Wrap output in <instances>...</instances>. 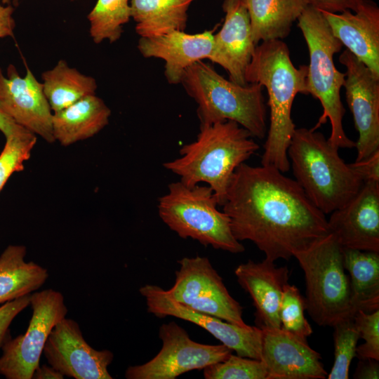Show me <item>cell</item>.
Masks as SVG:
<instances>
[{
  "label": "cell",
  "instance_id": "obj_1",
  "mask_svg": "<svg viewBox=\"0 0 379 379\" xmlns=\"http://www.w3.org/2000/svg\"><path fill=\"white\" fill-rule=\"evenodd\" d=\"M222 206L234 237L252 241L274 262L289 260L330 232L325 214L295 179L270 166L239 165Z\"/></svg>",
  "mask_w": 379,
  "mask_h": 379
},
{
  "label": "cell",
  "instance_id": "obj_2",
  "mask_svg": "<svg viewBox=\"0 0 379 379\" xmlns=\"http://www.w3.org/2000/svg\"><path fill=\"white\" fill-rule=\"evenodd\" d=\"M307 66L296 68L287 45L279 39L257 45L245 72L247 84H259L268 94L270 124L261 164L283 173L290 169L287 151L295 130L292 105L298 93L307 94Z\"/></svg>",
  "mask_w": 379,
  "mask_h": 379
},
{
  "label": "cell",
  "instance_id": "obj_3",
  "mask_svg": "<svg viewBox=\"0 0 379 379\" xmlns=\"http://www.w3.org/2000/svg\"><path fill=\"white\" fill-rule=\"evenodd\" d=\"M252 137L233 121L202 125L196 140L180 149V157L163 165L187 187L207 183L222 206L235 170L259 149Z\"/></svg>",
  "mask_w": 379,
  "mask_h": 379
},
{
  "label": "cell",
  "instance_id": "obj_4",
  "mask_svg": "<svg viewBox=\"0 0 379 379\" xmlns=\"http://www.w3.org/2000/svg\"><path fill=\"white\" fill-rule=\"evenodd\" d=\"M338 149L321 133L300 128H295L287 151L295 180L325 215L347 204L364 184Z\"/></svg>",
  "mask_w": 379,
  "mask_h": 379
},
{
  "label": "cell",
  "instance_id": "obj_5",
  "mask_svg": "<svg viewBox=\"0 0 379 379\" xmlns=\"http://www.w3.org/2000/svg\"><path fill=\"white\" fill-rule=\"evenodd\" d=\"M180 84L198 105L200 126L233 121L253 137L265 138L266 107L259 84H235L202 60L185 71Z\"/></svg>",
  "mask_w": 379,
  "mask_h": 379
},
{
  "label": "cell",
  "instance_id": "obj_6",
  "mask_svg": "<svg viewBox=\"0 0 379 379\" xmlns=\"http://www.w3.org/2000/svg\"><path fill=\"white\" fill-rule=\"evenodd\" d=\"M298 20L310 55L306 79L307 94L318 99L323 108L312 129L316 130L328 119L331 128L328 140L338 148H352L356 142L350 140L344 131L345 109L340 95L345 74L339 72L333 62V55L340 51L343 44L333 34L321 11L312 6L308 4Z\"/></svg>",
  "mask_w": 379,
  "mask_h": 379
},
{
  "label": "cell",
  "instance_id": "obj_7",
  "mask_svg": "<svg viewBox=\"0 0 379 379\" xmlns=\"http://www.w3.org/2000/svg\"><path fill=\"white\" fill-rule=\"evenodd\" d=\"M305 279V310L320 326L333 327L353 319L350 279L343 265L342 248L333 234L294 255Z\"/></svg>",
  "mask_w": 379,
  "mask_h": 379
},
{
  "label": "cell",
  "instance_id": "obj_8",
  "mask_svg": "<svg viewBox=\"0 0 379 379\" xmlns=\"http://www.w3.org/2000/svg\"><path fill=\"white\" fill-rule=\"evenodd\" d=\"M168 187L167 194L159 199L158 212L171 230L204 246L232 253L244 251L232 232L229 217L218 210L217 199L208 185L190 187L179 181Z\"/></svg>",
  "mask_w": 379,
  "mask_h": 379
},
{
  "label": "cell",
  "instance_id": "obj_9",
  "mask_svg": "<svg viewBox=\"0 0 379 379\" xmlns=\"http://www.w3.org/2000/svg\"><path fill=\"white\" fill-rule=\"evenodd\" d=\"M29 305L32 314L25 333L7 335L1 346L0 374L7 379L32 378L51 331L68 311L63 295L52 288L32 293Z\"/></svg>",
  "mask_w": 379,
  "mask_h": 379
},
{
  "label": "cell",
  "instance_id": "obj_10",
  "mask_svg": "<svg viewBox=\"0 0 379 379\" xmlns=\"http://www.w3.org/2000/svg\"><path fill=\"white\" fill-rule=\"evenodd\" d=\"M175 281L167 290L175 301L193 310L246 327L243 307L229 293L222 277L206 257L182 258Z\"/></svg>",
  "mask_w": 379,
  "mask_h": 379
},
{
  "label": "cell",
  "instance_id": "obj_11",
  "mask_svg": "<svg viewBox=\"0 0 379 379\" xmlns=\"http://www.w3.org/2000/svg\"><path fill=\"white\" fill-rule=\"evenodd\" d=\"M162 347L149 361L131 366L127 379H175L182 373L204 369L225 361L232 350L223 344L206 345L192 340L175 321L162 324L159 331Z\"/></svg>",
  "mask_w": 379,
  "mask_h": 379
},
{
  "label": "cell",
  "instance_id": "obj_12",
  "mask_svg": "<svg viewBox=\"0 0 379 379\" xmlns=\"http://www.w3.org/2000/svg\"><path fill=\"white\" fill-rule=\"evenodd\" d=\"M139 292L146 300L148 312L161 318L171 316L195 324L237 355L262 359V331L260 327L240 326L190 309L158 286L147 284L140 288Z\"/></svg>",
  "mask_w": 379,
  "mask_h": 379
},
{
  "label": "cell",
  "instance_id": "obj_13",
  "mask_svg": "<svg viewBox=\"0 0 379 379\" xmlns=\"http://www.w3.org/2000/svg\"><path fill=\"white\" fill-rule=\"evenodd\" d=\"M43 353L48 364L61 374L75 379H112L108 366L113 353L98 350L85 340L79 324L63 318L51 331Z\"/></svg>",
  "mask_w": 379,
  "mask_h": 379
},
{
  "label": "cell",
  "instance_id": "obj_14",
  "mask_svg": "<svg viewBox=\"0 0 379 379\" xmlns=\"http://www.w3.org/2000/svg\"><path fill=\"white\" fill-rule=\"evenodd\" d=\"M346 67L343 86L359 137L356 161L379 150V79L348 50L339 57Z\"/></svg>",
  "mask_w": 379,
  "mask_h": 379
},
{
  "label": "cell",
  "instance_id": "obj_15",
  "mask_svg": "<svg viewBox=\"0 0 379 379\" xmlns=\"http://www.w3.org/2000/svg\"><path fill=\"white\" fill-rule=\"evenodd\" d=\"M0 111L19 126L41 137L48 142H55L53 112L39 82L29 69L21 77L10 65L6 77L0 68Z\"/></svg>",
  "mask_w": 379,
  "mask_h": 379
},
{
  "label": "cell",
  "instance_id": "obj_16",
  "mask_svg": "<svg viewBox=\"0 0 379 379\" xmlns=\"http://www.w3.org/2000/svg\"><path fill=\"white\" fill-rule=\"evenodd\" d=\"M328 221L342 248L379 253V182H366Z\"/></svg>",
  "mask_w": 379,
  "mask_h": 379
},
{
  "label": "cell",
  "instance_id": "obj_17",
  "mask_svg": "<svg viewBox=\"0 0 379 379\" xmlns=\"http://www.w3.org/2000/svg\"><path fill=\"white\" fill-rule=\"evenodd\" d=\"M262 361L267 370V379H325L328 373L321 354L307 340L281 328H260Z\"/></svg>",
  "mask_w": 379,
  "mask_h": 379
},
{
  "label": "cell",
  "instance_id": "obj_18",
  "mask_svg": "<svg viewBox=\"0 0 379 379\" xmlns=\"http://www.w3.org/2000/svg\"><path fill=\"white\" fill-rule=\"evenodd\" d=\"M224 23L214 34L213 46L208 58L223 67L230 80L241 86L248 84L246 69L256 45L251 33L250 18L244 0H223Z\"/></svg>",
  "mask_w": 379,
  "mask_h": 379
},
{
  "label": "cell",
  "instance_id": "obj_19",
  "mask_svg": "<svg viewBox=\"0 0 379 379\" xmlns=\"http://www.w3.org/2000/svg\"><path fill=\"white\" fill-rule=\"evenodd\" d=\"M333 34L379 79V8L364 0L355 12L321 11Z\"/></svg>",
  "mask_w": 379,
  "mask_h": 379
},
{
  "label": "cell",
  "instance_id": "obj_20",
  "mask_svg": "<svg viewBox=\"0 0 379 379\" xmlns=\"http://www.w3.org/2000/svg\"><path fill=\"white\" fill-rule=\"evenodd\" d=\"M234 274L253 301L256 326L281 328L279 308L283 289L288 281V267H277L267 258L261 262L249 260L239 265Z\"/></svg>",
  "mask_w": 379,
  "mask_h": 379
},
{
  "label": "cell",
  "instance_id": "obj_21",
  "mask_svg": "<svg viewBox=\"0 0 379 379\" xmlns=\"http://www.w3.org/2000/svg\"><path fill=\"white\" fill-rule=\"evenodd\" d=\"M213 31L192 34L174 30L161 36L140 37L138 48L145 58L164 60L168 82L177 84L189 67L209 58L213 46Z\"/></svg>",
  "mask_w": 379,
  "mask_h": 379
},
{
  "label": "cell",
  "instance_id": "obj_22",
  "mask_svg": "<svg viewBox=\"0 0 379 379\" xmlns=\"http://www.w3.org/2000/svg\"><path fill=\"white\" fill-rule=\"evenodd\" d=\"M111 110L95 94L82 98L71 105L53 112L55 141L63 146L94 136L109 123Z\"/></svg>",
  "mask_w": 379,
  "mask_h": 379
},
{
  "label": "cell",
  "instance_id": "obj_23",
  "mask_svg": "<svg viewBox=\"0 0 379 379\" xmlns=\"http://www.w3.org/2000/svg\"><path fill=\"white\" fill-rule=\"evenodd\" d=\"M248 12L253 41L281 40L290 33L307 0H244Z\"/></svg>",
  "mask_w": 379,
  "mask_h": 379
},
{
  "label": "cell",
  "instance_id": "obj_24",
  "mask_svg": "<svg viewBox=\"0 0 379 379\" xmlns=\"http://www.w3.org/2000/svg\"><path fill=\"white\" fill-rule=\"evenodd\" d=\"M27 248L9 245L0 255V304L31 294L48 278L47 269L25 260Z\"/></svg>",
  "mask_w": 379,
  "mask_h": 379
},
{
  "label": "cell",
  "instance_id": "obj_25",
  "mask_svg": "<svg viewBox=\"0 0 379 379\" xmlns=\"http://www.w3.org/2000/svg\"><path fill=\"white\" fill-rule=\"evenodd\" d=\"M196 0H131V18L140 37L164 35L174 30L184 31L187 11Z\"/></svg>",
  "mask_w": 379,
  "mask_h": 379
},
{
  "label": "cell",
  "instance_id": "obj_26",
  "mask_svg": "<svg viewBox=\"0 0 379 379\" xmlns=\"http://www.w3.org/2000/svg\"><path fill=\"white\" fill-rule=\"evenodd\" d=\"M343 265L349 272L352 302L357 311L379 309V253L342 248Z\"/></svg>",
  "mask_w": 379,
  "mask_h": 379
},
{
  "label": "cell",
  "instance_id": "obj_27",
  "mask_svg": "<svg viewBox=\"0 0 379 379\" xmlns=\"http://www.w3.org/2000/svg\"><path fill=\"white\" fill-rule=\"evenodd\" d=\"M44 94L53 112L62 109L84 97L95 94V79L70 67L60 60L51 69L42 73Z\"/></svg>",
  "mask_w": 379,
  "mask_h": 379
},
{
  "label": "cell",
  "instance_id": "obj_28",
  "mask_svg": "<svg viewBox=\"0 0 379 379\" xmlns=\"http://www.w3.org/2000/svg\"><path fill=\"white\" fill-rule=\"evenodd\" d=\"M90 34L95 44L117 41L131 18L129 0H98L88 15Z\"/></svg>",
  "mask_w": 379,
  "mask_h": 379
},
{
  "label": "cell",
  "instance_id": "obj_29",
  "mask_svg": "<svg viewBox=\"0 0 379 379\" xmlns=\"http://www.w3.org/2000/svg\"><path fill=\"white\" fill-rule=\"evenodd\" d=\"M36 142V135L25 128L6 137L0 154V192L13 173L24 169Z\"/></svg>",
  "mask_w": 379,
  "mask_h": 379
},
{
  "label": "cell",
  "instance_id": "obj_30",
  "mask_svg": "<svg viewBox=\"0 0 379 379\" xmlns=\"http://www.w3.org/2000/svg\"><path fill=\"white\" fill-rule=\"evenodd\" d=\"M334 362L328 379H348L351 362L356 357L359 333L353 319L343 321L333 327Z\"/></svg>",
  "mask_w": 379,
  "mask_h": 379
},
{
  "label": "cell",
  "instance_id": "obj_31",
  "mask_svg": "<svg viewBox=\"0 0 379 379\" xmlns=\"http://www.w3.org/2000/svg\"><path fill=\"white\" fill-rule=\"evenodd\" d=\"M305 298L295 285L286 284L283 289L279 319L281 328L298 338L307 340L313 332L305 316Z\"/></svg>",
  "mask_w": 379,
  "mask_h": 379
},
{
  "label": "cell",
  "instance_id": "obj_32",
  "mask_svg": "<svg viewBox=\"0 0 379 379\" xmlns=\"http://www.w3.org/2000/svg\"><path fill=\"white\" fill-rule=\"evenodd\" d=\"M206 379H267V367L262 360L232 353L225 361L204 368Z\"/></svg>",
  "mask_w": 379,
  "mask_h": 379
},
{
  "label": "cell",
  "instance_id": "obj_33",
  "mask_svg": "<svg viewBox=\"0 0 379 379\" xmlns=\"http://www.w3.org/2000/svg\"><path fill=\"white\" fill-rule=\"evenodd\" d=\"M353 321L359 338L364 340V343L357 347L356 357L359 359L379 361V309L368 313L359 310Z\"/></svg>",
  "mask_w": 379,
  "mask_h": 379
},
{
  "label": "cell",
  "instance_id": "obj_34",
  "mask_svg": "<svg viewBox=\"0 0 379 379\" xmlns=\"http://www.w3.org/2000/svg\"><path fill=\"white\" fill-rule=\"evenodd\" d=\"M30 294L6 302L0 306V348L8 334V328L23 310L29 305Z\"/></svg>",
  "mask_w": 379,
  "mask_h": 379
},
{
  "label": "cell",
  "instance_id": "obj_35",
  "mask_svg": "<svg viewBox=\"0 0 379 379\" xmlns=\"http://www.w3.org/2000/svg\"><path fill=\"white\" fill-rule=\"evenodd\" d=\"M350 164L364 183L379 182V150L366 159Z\"/></svg>",
  "mask_w": 379,
  "mask_h": 379
},
{
  "label": "cell",
  "instance_id": "obj_36",
  "mask_svg": "<svg viewBox=\"0 0 379 379\" xmlns=\"http://www.w3.org/2000/svg\"><path fill=\"white\" fill-rule=\"evenodd\" d=\"M308 4L323 11L338 13L347 10L355 12L364 0H307Z\"/></svg>",
  "mask_w": 379,
  "mask_h": 379
},
{
  "label": "cell",
  "instance_id": "obj_37",
  "mask_svg": "<svg viewBox=\"0 0 379 379\" xmlns=\"http://www.w3.org/2000/svg\"><path fill=\"white\" fill-rule=\"evenodd\" d=\"M353 377L357 379H378V360L373 359H359Z\"/></svg>",
  "mask_w": 379,
  "mask_h": 379
},
{
  "label": "cell",
  "instance_id": "obj_38",
  "mask_svg": "<svg viewBox=\"0 0 379 379\" xmlns=\"http://www.w3.org/2000/svg\"><path fill=\"white\" fill-rule=\"evenodd\" d=\"M13 8L5 6L0 0V38L12 36L15 26L13 17Z\"/></svg>",
  "mask_w": 379,
  "mask_h": 379
},
{
  "label": "cell",
  "instance_id": "obj_39",
  "mask_svg": "<svg viewBox=\"0 0 379 379\" xmlns=\"http://www.w3.org/2000/svg\"><path fill=\"white\" fill-rule=\"evenodd\" d=\"M64 375L51 366L39 365L32 375V379H63Z\"/></svg>",
  "mask_w": 379,
  "mask_h": 379
},
{
  "label": "cell",
  "instance_id": "obj_40",
  "mask_svg": "<svg viewBox=\"0 0 379 379\" xmlns=\"http://www.w3.org/2000/svg\"><path fill=\"white\" fill-rule=\"evenodd\" d=\"M23 127L15 123L12 119L0 111V131L7 137Z\"/></svg>",
  "mask_w": 379,
  "mask_h": 379
},
{
  "label": "cell",
  "instance_id": "obj_41",
  "mask_svg": "<svg viewBox=\"0 0 379 379\" xmlns=\"http://www.w3.org/2000/svg\"><path fill=\"white\" fill-rule=\"evenodd\" d=\"M1 1L2 4H6L9 3V1L11 0H1ZM15 1H18V0H15Z\"/></svg>",
  "mask_w": 379,
  "mask_h": 379
},
{
  "label": "cell",
  "instance_id": "obj_42",
  "mask_svg": "<svg viewBox=\"0 0 379 379\" xmlns=\"http://www.w3.org/2000/svg\"><path fill=\"white\" fill-rule=\"evenodd\" d=\"M70 1H77V0H70Z\"/></svg>",
  "mask_w": 379,
  "mask_h": 379
}]
</instances>
